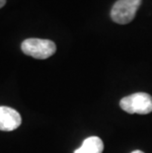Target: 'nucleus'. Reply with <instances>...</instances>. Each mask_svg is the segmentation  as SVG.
Instances as JSON below:
<instances>
[{"label":"nucleus","mask_w":152,"mask_h":153,"mask_svg":"<svg viewBox=\"0 0 152 153\" xmlns=\"http://www.w3.org/2000/svg\"><path fill=\"white\" fill-rule=\"evenodd\" d=\"M141 0H118L112 7L111 18L118 24H128L134 18Z\"/></svg>","instance_id":"nucleus-3"},{"label":"nucleus","mask_w":152,"mask_h":153,"mask_svg":"<svg viewBox=\"0 0 152 153\" xmlns=\"http://www.w3.org/2000/svg\"><path fill=\"white\" fill-rule=\"evenodd\" d=\"M119 106L128 114L146 115L152 112V96L143 92L134 93L122 98Z\"/></svg>","instance_id":"nucleus-2"},{"label":"nucleus","mask_w":152,"mask_h":153,"mask_svg":"<svg viewBox=\"0 0 152 153\" xmlns=\"http://www.w3.org/2000/svg\"><path fill=\"white\" fill-rule=\"evenodd\" d=\"M22 118L17 111L0 106V131H11L21 126Z\"/></svg>","instance_id":"nucleus-4"},{"label":"nucleus","mask_w":152,"mask_h":153,"mask_svg":"<svg viewBox=\"0 0 152 153\" xmlns=\"http://www.w3.org/2000/svg\"><path fill=\"white\" fill-rule=\"evenodd\" d=\"M5 4H6V0H0V8H2Z\"/></svg>","instance_id":"nucleus-6"},{"label":"nucleus","mask_w":152,"mask_h":153,"mask_svg":"<svg viewBox=\"0 0 152 153\" xmlns=\"http://www.w3.org/2000/svg\"><path fill=\"white\" fill-rule=\"evenodd\" d=\"M22 51L38 59H46L56 53V45L53 41L43 39H27L21 45Z\"/></svg>","instance_id":"nucleus-1"},{"label":"nucleus","mask_w":152,"mask_h":153,"mask_svg":"<svg viewBox=\"0 0 152 153\" xmlns=\"http://www.w3.org/2000/svg\"><path fill=\"white\" fill-rule=\"evenodd\" d=\"M104 143L98 136H90L83 141L82 145L74 153H103Z\"/></svg>","instance_id":"nucleus-5"},{"label":"nucleus","mask_w":152,"mask_h":153,"mask_svg":"<svg viewBox=\"0 0 152 153\" xmlns=\"http://www.w3.org/2000/svg\"><path fill=\"white\" fill-rule=\"evenodd\" d=\"M131 153H144V152H142V151H140V150H135V151L131 152Z\"/></svg>","instance_id":"nucleus-7"}]
</instances>
